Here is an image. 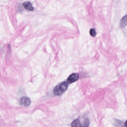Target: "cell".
<instances>
[{"instance_id":"1","label":"cell","mask_w":127,"mask_h":127,"mask_svg":"<svg viewBox=\"0 0 127 127\" xmlns=\"http://www.w3.org/2000/svg\"><path fill=\"white\" fill-rule=\"evenodd\" d=\"M67 82L64 81L61 82L56 85L53 90V93L56 95H60L64 93L67 89L68 87Z\"/></svg>"},{"instance_id":"2","label":"cell","mask_w":127,"mask_h":127,"mask_svg":"<svg viewBox=\"0 0 127 127\" xmlns=\"http://www.w3.org/2000/svg\"><path fill=\"white\" fill-rule=\"evenodd\" d=\"M31 101L30 98L27 96H23L21 98L19 101V104L21 105L27 107L30 105Z\"/></svg>"},{"instance_id":"3","label":"cell","mask_w":127,"mask_h":127,"mask_svg":"<svg viewBox=\"0 0 127 127\" xmlns=\"http://www.w3.org/2000/svg\"><path fill=\"white\" fill-rule=\"evenodd\" d=\"M79 78V76L78 74L76 73H73L69 76L67 81L68 84H71L77 81L78 79Z\"/></svg>"},{"instance_id":"4","label":"cell","mask_w":127,"mask_h":127,"mask_svg":"<svg viewBox=\"0 0 127 127\" xmlns=\"http://www.w3.org/2000/svg\"><path fill=\"white\" fill-rule=\"evenodd\" d=\"M23 6L26 10L29 11H33L34 8L31 3L29 2H25L23 3Z\"/></svg>"},{"instance_id":"5","label":"cell","mask_w":127,"mask_h":127,"mask_svg":"<svg viewBox=\"0 0 127 127\" xmlns=\"http://www.w3.org/2000/svg\"><path fill=\"white\" fill-rule=\"evenodd\" d=\"M127 25V15L123 17L120 21V26L121 28H124Z\"/></svg>"},{"instance_id":"6","label":"cell","mask_w":127,"mask_h":127,"mask_svg":"<svg viewBox=\"0 0 127 127\" xmlns=\"http://www.w3.org/2000/svg\"><path fill=\"white\" fill-rule=\"evenodd\" d=\"M71 126L73 127H81L82 126L79 119H76L74 120L71 123Z\"/></svg>"},{"instance_id":"7","label":"cell","mask_w":127,"mask_h":127,"mask_svg":"<svg viewBox=\"0 0 127 127\" xmlns=\"http://www.w3.org/2000/svg\"><path fill=\"white\" fill-rule=\"evenodd\" d=\"M90 35L93 37H95L96 34V32L95 30L93 29H91L90 30Z\"/></svg>"},{"instance_id":"8","label":"cell","mask_w":127,"mask_h":127,"mask_svg":"<svg viewBox=\"0 0 127 127\" xmlns=\"http://www.w3.org/2000/svg\"><path fill=\"white\" fill-rule=\"evenodd\" d=\"M125 126H126V127H127V120L125 122Z\"/></svg>"}]
</instances>
